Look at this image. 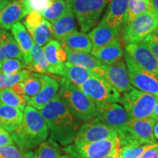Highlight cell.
Returning <instances> with one entry per match:
<instances>
[{"instance_id":"30","label":"cell","mask_w":158,"mask_h":158,"mask_svg":"<svg viewBox=\"0 0 158 158\" xmlns=\"http://www.w3.org/2000/svg\"><path fill=\"white\" fill-rule=\"evenodd\" d=\"M34 43L40 46H44L54 37L52 24L43 19L40 24L28 31Z\"/></svg>"},{"instance_id":"10","label":"cell","mask_w":158,"mask_h":158,"mask_svg":"<svg viewBox=\"0 0 158 158\" xmlns=\"http://www.w3.org/2000/svg\"><path fill=\"white\" fill-rule=\"evenodd\" d=\"M96 118L102 123L114 127L118 133L119 139L127 135L128 118L124 107L116 102L97 106Z\"/></svg>"},{"instance_id":"12","label":"cell","mask_w":158,"mask_h":158,"mask_svg":"<svg viewBox=\"0 0 158 158\" xmlns=\"http://www.w3.org/2000/svg\"><path fill=\"white\" fill-rule=\"evenodd\" d=\"M116 137H118V133L114 127L102 123L95 117L79 127L73 143L81 145Z\"/></svg>"},{"instance_id":"17","label":"cell","mask_w":158,"mask_h":158,"mask_svg":"<svg viewBox=\"0 0 158 158\" xmlns=\"http://www.w3.org/2000/svg\"><path fill=\"white\" fill-rule=\"evenodd\" d=\"M129 0H111L102 22L118 32L124 26Z\"/></svg>"},{"instance_id":"29","label":"cell","mask_w":158,"mask_h":158,"mask_svg":"<svg viewBox=\"0 0 158 158\" xmlns=\"http://www.w3.org/2000/svg\"><path fill=\"white\" fill-rule=\"evenodd\" d=\"M92 76V72L91 70L68 62L64 63L62 76L77 86H80Z\"/></svg>"},{"instance_id":"40","label":"cell","mask_w":158,"mask_h":158,"mask_svg":"<svg viewBox=\"0 0 158 158\" xmlns=\"http://www.w3.org/2000/svg\"><path fill=\"white\" fill-rule=\"evenodd\" d=\"M43 19H44L43 18L40 13L31 12L26 16L24 21H23V25H24L27 30L29 31L40 24Z\"/></svg>"},{"instance_id":"49","label":"cell","mask_w":158,"mask_h":158,"mask_svg":"<svg viewBox=\"0 0 158 158\" xmlns=\"http://www.w3.org/2000/svg\"><path fill=\"white\" fill-rule=\"evenodd\" d=\"M151 35L152 37H155L156 39H157L158 40V27L157 29H155V31H153L152 32V34H151Z\"/></svg>"},{"instance_id":"21","label":"cell","mask_w":158,"mask_h":158,"mask_svg":"<svg viewBox=\"0 0 158 158\" xmlns=\"http://www.w3.org/2000/svg\"><path fill=\"white\" fill-rule=\"evenodd\" d=\"M13 38L19 45L22 53L23 62L27 66L31 61V48L33 44V40L24 25L21 22L15 23L11 28Z\"/></svg>"},{"instance_id":"26","label":"cell","mask_w":158,"mask_h":158,"mask_svg":"<svg viewBox=\"0 0 158 158\" xmlns=\"http://www.w3.org/2000/svg\"><path fill=\"white\" fill-rule=\"evenodd\" d=\"M118 32L102 21L92 30L89 34V37L92 42V48H99L104 46L116 39Z\"/></svg>"},{"instance_id":"31","label":"cell","mask_w":158,"mask_h":158,"mask_svg":"<svg viewBox=\"0 0 158 158\" xmlns=\"http://www.w3.org/2000/svg\"><path fill=\"white\" fill-rule=\"evenodd\" d=\"M68 8L66 0H52L50 5L40 13L43 19L53 24L66 13Z\"/></svg>"},{"instance_id":"19","label":"cell","mask_w":158,"mask_h":158,"mask_svg":"<svg viewBox=\"0 0 158 158\" xmlns=\"http://www.w3.org/2000/svg\"><path fill=\"white\" fill-rule=\"evenodd\" d=\"M28 15L23 0L12 2L0 11V29L8 30Z\"/></svg>"},{"instance_id":"6","label":"cell","mask_w":158,"mask_h":158,"mask_svg":"<svg viewBox=\"0 0 158 158\" xmlns=\"http://www.w3.org/2000/svg\"><path fill=\"white\" fill-rule=\"evenodd\" d=\"M76 15L82 32H87L95 26L108 0H66Z\"/></svg>"},{"instance_id":"28","label":"cell","mask_w":158,"mask_h":158,"mask_svg":"<svg viewBox=\"0 0 158 158\" xmlns=\"http://www.w3.org/2000/svg\"><path fill=\"white\" fill-rule=\"evenodd\" d=\"M49 65L45 59L43 48L33 43L31 48V61L27 65V69L37 73H48Z\"/></svg>"},{"instance_id":"27","label":"cell","mask_w":158,"mask_h":158,"mask_svg":"<svg viewBox=\"0 0 158 158\" xmlns=\"http://www.w3.org/2000/svg\"><path fill=\"white\" fill-rule=\"evenodd\" d=\"M62 46H66L72 50L90 53L92 44L88 35L76 31L71 33L59 41Z\"/></svg>"},{"instance_id":"24","label":"cell","mask_w":158,"mask_h":158,"mask_svg":"<svg viewBox=\"0 0 158 158\" xmlns=\"http://www.w3.org/2000/svg\"><path fill=\"white\" fill-rule=\"evenodd\" d=\"M62 47L67 54L66 62L78 65L91 71H93L102 65L89 53L74 51L66 46Z\"/></svg>"},{"instance_id":"20","label":"cell","mask_w":158,"mask_h":158,"mask_svg":"<svg viewBox=\"0 0 158 158\" xmlns=\"http://www.w3.org/2000/svg\"><path fill=\"white\" fill-rule=\"evenodd\" d=\"M7 59H18L23 62L22 53L16 41L10 33L0 29V66Z\"/></svg>"},{"instance_id":"5","label":"cell","mask_w":158,"mask_h":158,"mask_svg":"<svg viewBox=\"0 0 158 158\" xmlns=\"http://www.w3.org/2000/svg\"><path fill=\"white\" fill-rule=\"evenodd\" d=\"M158 27V13L150 4L149 9L124 25L122 37L127 44L141 42Z\"/></svg>"},{"instance_id":"35","label":"cell","mask_w":158,"mask_h":158,"mask_svg":"<svg viewBox=\"0 0 158 158\" xmlns=\"http://www.w3.org/2000/svg\"><path fill=\"white\" fill-rule=\"evenodd\" d=\"M31 74V72L28 69H23L15 74L6 75L0 73V90L8 89L25 80Z\"/></svg>"},{"instance_id":"39","label":"cell","mask_w":158,"mask_h":158,"mask_svg":"<svg viewBox=\"0 0 158 158\" xmlns=\"http://www.w3.org/2000/svg\"><path fill=\"white\" fill-rule=\"evenodd\" d=\"M52 0H23L27 13L31 12H41L50 5Z\"/></svg>"},{"instance_id":"47","label":"cell","mask_w":158,"mask_h":158,"mask_svg":"<svg viewBox=\"0 0 158 158\" xmlns=\"http://www.w3.org/2000/svg\"><path fill=\"white\" fill-rule=\"evenodd\" d=\"M153 133H154V135H155V139L158 140V121L156 122L155 126H154Z\"/></svg>"},{"instance_id":"8","label":"cell","mask_w":158,"mask_h":158,"mask_svg":"<svg viewBox=\"0 0 158 158\" xmlns=\"http://www.w3.org/2000/svg\"><path fill=\"white\" fill-rule=\"evenodd\" d=\"M119 143V138L116 137L81 145L70 143L63 147L62 151L71 158H103Z\"/></svg>"},{"instance_id":"18","label":"cell","mask_w":158,"mask_h":158,"mask_svg":"<svg viewBox=\"0 0 158 158\" xmlns=\"http://www.w3.org/2000/svg\"><path fill=\"white\" fill-rule=\"evenodd\" d=\"M91 54L102 64H112L122 59L124 51L117 39L108 43L104 46L92 48Z\"/></svg>"},{"instance_id":"23","label":"cell","mask_w":158,"mask_h":158,"mask_svg":"<svg viewBox=\"0 0 158 158\" xmlns=\"http://www.w3.org/2000/svg\"><path fill=\"white\" fill-rule=\"evenodd\" d=\"M52 27L54 37L59 42L71 33L77 31L75 15L69 6L66 13L55 21Z\"/></svg>"},{"instance_id":"38","label":"cell","mask_w":158,"mask_h":158,"mask_svg":"<svg viewBox=\"0 0 158 158\" xmlns=\"http://www.w3.org/2000/svg\"><path fill=\"white\" fill-rule=\"evenodd\" d=\"M26 68V64L19 59H7L0 66V73L6 75L15 74Z\"/></svg>"},{"instance_id":"42","label":"cell","mask_w":158,"mask_h":158,"mask_svg":"<svg viewBox=\"0 0 158 158\" xmlns=\"http://www.w3.org/2000/svg\"><path fill=\"white\" fill-rule=\"evenodd\" d=\"M10 133L0 126V147L6 145H14Z\"/></svg>"},{"instance_id":"50","label":"cell","mask_w":158,"mask_h":158,"mask_svg":"<svg viewBox=\"0 0 158 158\" xmlns=\"http://www.w3.org/2000/svg\"><path fill=\"white\" fill-rule=\"evenodd\" d=\"M59 158H71V157H70V156H68V155H66V154H65V155H61Z\"/></svg>"},{"instance_id":"44","label":"cell","mask_w":158,"mask_h":158,"mask_svg":"<svg viewBox=\"0 0 158 158\" xmlns=\"http://www.w3.org/2000/svg\"><path fill=\"white\" fill-rule=\"evenodd\" d=\"M119 149L120 143L115 148V149H114L112 152H110L109 155L106 156V157L103 158H118V157H119Z\"/></svg>"},{"instance_id":"16","label":"cell","mask_w":158,"mask_h":158,"mask_svg":"<svg viewBox=\"0 0 158 158\" xmlns=\"http://www.w3.org/2000/svg\"><path fill=\"white\" fill-rule=\"evenodd\" d=\"M40 75L43 81L42 86L38 93L27 102V106H32L39 110L56 95L60 86L58 81L53 77L48 75Z\"/></svg>"},{"instance_id":"33","label":"cell","mask_w":158,"mask_h":158,"mask_svg":"<svg viewBox=\"0 0 158 158\" xmlns=\"http://www.w3.org/2000/svg\"><path fill=\"white\" fill-rule=\"evenodd\" d=\"M42 84V78L40 73H31L28 78L20 83L27 102L38 93Z\"/></svg>"},{"instance_id":"36","label":"cell","mask_w":158,"mask_h":158,"mask_svg":"<svg viewBox=\"0 0 158 158\" xmlns=\"http://www.w3.org/2000/svg\"><path fill=\"white\" fill-rule=\"evenodd\" d=\"M0 158H34L31 151H23L16 145H6L0 147Z\"/></svg>"},{"instance_id":"22","label":"cell","mask_w":158,"mask_h":158,"mask_svg":"<svg viewBox=\"0 0 158 158\" xmlns=\"http://www.w3.org/2000/svg\"><path fill=\"white\" fill-rule=\"evenodd\" d=\"M23 111L0 101V126L10 133H13L21 123Z\"/></svg>"},{"instance_id":"41","label":"cell","mask_w":158,"mask_h":158,"mask_svg":"<svg viewBox=\"0 0 158 158\" xmlns=\"http://www.w3.org/2000/svg\"><path fill=\"white\" fill-rule=\"evenodd\" d=\"M142 41L149 47L151 52L152 53V54L158 62V40L150 35Z\"/></svg>"},{"instance_id":"46","label":"cell","mask_w":158,"mask_h":158,"mask_svg":"<svg viewBox=\"0 0 158 158\" xmlns=\"http://www.w3.org/2000/svg\"><path fill=\"white\" fill-rule=\"evenodd\" d=\"M153 118H155V120L158 121V100L157 102L155 103V108H154V110H153Z\"/></svg>"},{"instance_id":"52","label":"cell","mask_w":158,"mask_h":158,"mask_svg":"<svg viewBox=\"0 0 158 158\" xmlns=\"http://www.w3.org/2000/svg\"><path fill=\"white\" fill-rule=\"evenodd\" d=\"M118 158H124V157H120V156H119V157H118Z\"/></svg>"},{"instance_id":"7","label":"cell","mask_w":158,"mask_h":158,"mask_svg":"<svg viewBox=\"0 0 158 158\" xmlns=\"http://www.w3.org/2000/svg\"><path fill=\"white\" fill-rule=\"evenodd\" d=\"M96 106L105 103H122V95L101 77L92 74L84 84L78 86Z\"/></svg>"},{"instance_id":"15","label":"cell","mask_w":158,"mask_h":158,"mask_svg":"<svg viewBox=\"0 0 158 158\" xmlns=\"http://www.w3.org/2000/svg\"><path fill=\"white\" fill-rule=\"evenodd\" d=\"M45 59L48 63V73L62 76L64 73L67 54L56 40H51L43 47Z\"/></svg>"},{"instance_id":"32","label":"cell","mask_w":158,"mask_h":158,"mask_svg":"<svg viewBox=\"0 0 158 158\" xmlns=\"http://www.w3.org/2000/svg\"><path fill=\"white\" fill-rule=\"evenodd\" d=\"M62 154L59 144L49 138L37 147L34 153V158H59Z\"/></svg>"},{"instance_id":"4","label":"cell","mask_w":158,"mask_h":158,"mask_svg":"<svg viewBox=\"0 0 158 158\" xmlns=\"http://www.w3.org/2000/svg\"><path fill=\"white\" fill-rule=\"evenodd\" d=\"M158 96L133 89L122 96V103L128 118H152Z\"/></svg>"},{"instance_id":"11","label":"cell","mask_w":158,"mask_h":158,"mask_svg":"<svg viewBox=\"0 0 158 158\" xmlns=\"http://www.w3.org/2000/svg\"><path fill=\"white\" fill-rule=\"evenodd\" d=\"M124 59L132 86L142 92L158 96V76L140 68L126 52Z\"/></svg>"},{"instance_id":"34","label":"cell","mask_w":158,"mask_h":158,"mask_svg":"<svg viewBox=\"0 0 158 158\" xmlns=\"http://www.w3.org/2000/svg\"><path fill=\"white\" fill-rule=\"evenodd\" d=\"M149 5V0H129L124 25L132 22L136 17L147 11Z\"/></svg>"},{"instance_id":"37","label":"cell","mask_w":158,"mask_h":158,"mask_svg":"<svg viewBox=\"0 0 158 158\" xmlns=\"http://www.w3.org/2000/svg\"><path fill=\"white\" fill-rule=\"evenodd\" d=\"M151 144L133 143L120 147L119 156L124 158H140Z\"/></svg>"},{"instance_id":"43","label":"cell","mask_w":158,"mask_h":158,"mask_svg":"<svg viewBox=\"0 0 158 158\" xmlns=\"http://www.w3.org/2000/svg\"><path fill=\"white\" fill-rule=\"evenodd\" d=\"M140 158H158V143L151 144Z\"/></svg>"},{"instance_id":"3","label":"cell","mask_w":158,"mask_h":158,"mask_svg":"<svg viewBox=\"0 0 158 158\" xmlns=\"http://www.w3.org/2000/svg\"><path fill=\"white\" fill-rule=\"evenodd\" d=\"M59 96L76 119L84 122L92 120L97 116V106L78 86L66 78L60 80Z\"/></svg>"},{"instance_id":"9","label":"cell","mask_w":158,"mask_h":158,"mask_svg":"<svg viewBox=\"0 0 158 158\" xmlns=\"http://www.w3.org/2000/svg\"><path fill=\"white\" fill-rule=\"evenodd\" d=\"M92 72V74L107 81L119 93H124L134 89L130 82L127 66L122 59L114 64H102Z\"/></svg>"},{"instance_id":"2","label":"cell","mask_w":158,"mask_h":158,"mask_svg":"<svg viewBox=\"0 0 158 158\" xmlns=\"http://www.w3.org/2000/svg\"><path fill=\"white\" fill-rule=\"evenodd\" d=\"M15 145L23 151H30L46 141L48 129L39 110L26 106L21 123L10 133Z\"/></svg>"},{"instance_id":"13","label":"cell","mask_w":158,"mask_h":158,"mask_svg":"<svg viewBox=\"0 0 158 158\" xmlns=\"http://www.w3.org/2000/svg\"><path fill=\"white\" fill-rule=\"evenodd\" d=\"M157 122L153 118H129L127 131L132 143L153 144L157 143L153 128Z\"/></svg>"},{"instance_id":"25","label":"cell","mask_w":158,"mask_h":158,"mask_svg":"<svg viewBox=\"0 0 158 158\" xmlns=\"http://www.w3.org/2000/svg\"><path fill=\"white\" fill-rule=\"evenodd\" d=\"M0 101L7 106L19 108L22 111L27 105V100L20 83L10 88L0 90Z\"/></svg>"},{"instance_id":"45","label":"cell","mask_w":158,"mask_h":158,"mask_svg":"<svg viewBox=\"0 0 158 158\" xmlns=\"http://www.w3.org/2000/svg\"><path fill=\"white\" fill-rule=\"evenodd\" d=\"M10 2H12L9 1V0H0V11L2 10Z\"/></svg>"},{"instance_id":"1","label":"cell","mask_w":158,"mask_h":158,"mask_svg":"<svg viewBox=\"0 0 158 158\" xmlns=\"http://www.w3.org/2000/svg\"><path fill=\"white\" fill-rule=\"evenodd\" d=\"M40 112L48 127L50 139L63 147L73 143L79 130L78 124L58 94Z\"/></svg>"},{"instance_id":"48","label":"cell","mask_w":158,"mask_h":158,"mask_svg":"<svg viewBox=\"0 0 158 158\" xmlns=\"http://www.w3.org/2000/svg\"><path fill=\"white\" fill-rule=\"evenodd\" d=\"M150 4L152 5L154 9L158 13V0H149Z\"/></svg>"},{"instance_id":"51","label":"cell","mask_w":158,"mask_h":158,"mask_svg":"<svg viewBox=\"0 0 158 158\" xmlns=\"http://www.w3.org/2000/svg\"><path fill=\"white\" fill-rule=\"evenodd\" d=\"M10 2H18V1H21V0H9Z\"/></svg>"},{"instance_id":"14","label":"cell","mask_w":158,"mask_h":158,"mask_svg":"<svg viewBox=\"0 0 158 158\" xmlns=\"http://www.w3.org/2000/svg\"><path fill=\"white\" fill-rule=\"evenodd\" d=\"M125 52L140 68L158 76V62L143 41L128 43Z\"/></svg>"}]
</instances>
